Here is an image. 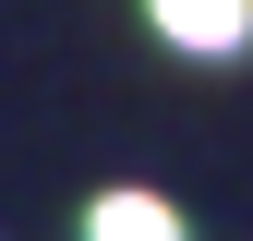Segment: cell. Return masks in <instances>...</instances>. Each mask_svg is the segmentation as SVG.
<instances>
[{
    "label": "cell",
    "instance_id": "7a4b0ae2",
    "mask_svg": "<svg viewBox=\"0 0 253 241\" xmlns=\"http://www.w3.org/2000/svg\"><path fill=\"white\" fill-rule=\"evenodd\" d=\"M84 241H181V205L169 193H97L84 205Z\"/></svg>",
    "mask_w": 253,
    "mask_h": 241
},
{
    "label": "cell",
    "instance_id": "6da1fadb",
    "mask_svg": "<svg viewBox=\"0 0 253 241\" xmlns=\"http://www.w3.org/2000/svg\"><path fill=\"white\" fill-rule=\"evenodd\" d=\"M145 24L181 60H241L253 48V0H145Z\"/></svg>",
    "mask_w": 253,
    "mask_h": 241
}]
</instances>
